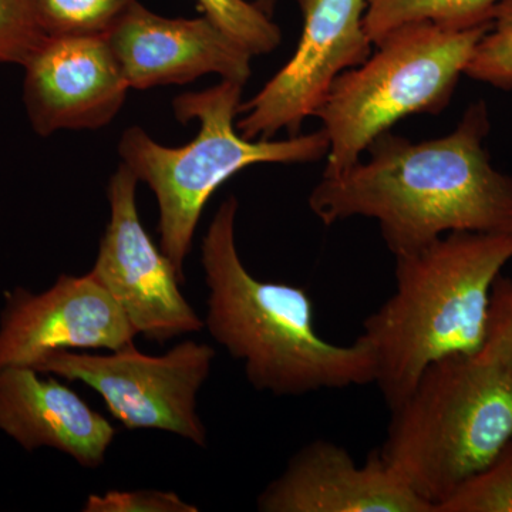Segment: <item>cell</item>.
<instances>
[{
  "label": "cell",
  "instance_id": "obj_8",
  "mask_svg": "<svg viewBox=\"0 0 512 512\" xmlns=\"http://www.w3.org/2000/svg\"><path fill=\"white\" fill-rule=\"evenodd\" d=\"M303 18L298 49L247 103L237 128L248 140H271L279 131L299 136L315 117L340 74L372 55L365 29L367 0H296Z\"/></svg>",
  "mask_w": 512,
  "mask_h": 512
},
{
  "label": "cell",
  "instance_id": "obj_11",
  "mask_svg": "<svg viewBox=\"0 0 512 512\" xmlns=\"http://www.w3.org/2000/svg\"><path fill=\"white\" fill-rule=\"evenodd\" d=\"M23 67V101L42 137L107 126L130 90L106 36L47 37Z\"/></svg>",
  "mask_w": 512,
  "mask_h": 512
},
{
  "label": "cell",
  "instance_id": "obj_15",
  "mask_svg": "<svg viewBox=\"0 0 512 512\" xmlns=\"http://www.w3.org/2000/svg\"><path fill=\"white\" fill-rule=\"evenodd\" d=\"M512 0H367L365 29L373 45L412 23L466 29L491 25Z\"/></svg>",
  "mask_w": 512,
  "mask_h": 512
},
{
  "label": "cell",
  "instance_id": "obj_22",
  "mask_svg": "<svg viewBox=\"0 0 512 512\" xmlns=\"http://www.w3.org/2000/svg\"><path fill=\"white\" fill-rule=\"evenodd\" d=\"M83 512H197L173 491L111 490L104 494H90L83 504Z\"/></svg>",
  "mask_w": 512,
  "mask_h": 512
},
{
  "label": "cell",
  "instance_id": "obj_9",
  "mask_svg": "<svg viewBox=\"0 0 512 512\" xmlns=\"http://www.w3.org/2000/svg\"><path fill=\"white\" fill-rule=\"evenodd\" d=\"M137 184L124 164L111 175L110 220L89 274L119 303L137 335L165 343L205 325L185 299L174 265L141 224Z\"/></svg>",
  "mask_w": 512,
  "mask_h": 512
},
{
  "label": "cell",
  "instance_id": "obj_1",
  "mask_svg": "<svg viewBox=\"0 0 512 512\" xmlns=\"http://www.w3.org/2000/svg\"><path fill=\"white\" fill-rule=\"evenodd\" d=\"M490 113L474 101L447 136L414 141L384 131L369 158L339 177H322L309 208L325 225L372 218L394 256L450 232L512 234V177L491 164Z\"/></svg>",
  "mask_w": 512,
  "mask_h": 512
},
{
  "label": "cell",
  "instance_id": "obj_2",
  "mask_svg": "<svg viewBox=\"0 0 512 512\" xmlns=\"http://www.w3.org/2000/svg\"><path fill=\"white\" fill-rule=\"evenodd\" d=\"M238 200L221 202L202 238L208 288L204 319L212 339L244 365L249 384L274 396L375 383L376 360L365 340L340 346L322 338L313 303L299 286L255 278L235 242Z\"/></svg>",
  "mask_w": 512,
  "mask_h": 512
},
{
  "label": "cell",
  "instance_id": "obj_17",
  "mask_svg": "<svg viewBox=\"0 0 512 512\" xmlns=\"http://www.w3.org/2000/svg\"><path fill=\"white\" fill-rule=\"evenodd\" d=\"M204 16L252 56L268 55L281 45L278 25L248 0H197Z\"/></svg>",
  "mask_w": 512,
  "mask_h": 512
},
{
  "label": "cell",
  "instance_id": "obj_12",
  "mask_svg": "<svg viewBox=\"0 0 512 512\" xmlns=\"http://www.w3.org/2000/svg\"><path fill=\"white\" fill-rule=\"evenodd\" d=\"M130 89L187 84L207 74L247 84L252 56L207 16L171 19L134 2L106 33Z\"/></svg>",
  "mask_w": 512,
  "mask_h": 512
},
{
  "label": "cell",
  "instance_id": "obj_4",
  "mask_svg": "<svg viewBox=\"0 0 512 512\" xmlns=\"http://www.w3.org/2000/svg\"><path fill=\"white\" fill-rule=\"evenodd\" d=\"M244 84L221 80L202 92L185 93L173 101L181 123H200L197 137L181 147H165L143 128H127L121 136V160L156 195L160 248L185 282L190 254L202 211L212 194L244 168L256 164H309L328 156L325 130L288 140H248L239 134Z\"/></svg>",
  "mask_w": 512,
  "mask_h": 512
},
{
  "label": "cell",
  "instance_id": "obj_13",
  "mask_svg": "<svg viewBox=\"0 0 512 512\" xmlns=\"http://www.w3.org/2000/svg\"><path fill=\"white\" fill-rule=\"evenodd\" d=\"M261 512H434L373 451L357 466L349 451L313 440L289 460L284 473L266 485Z\"/></svg>",
  "mask_w": 512,
  "mask_h": 512
},
{
  "label": "cell",
  "instance_id": "obj_7",
  "mask_svg": "<svg viewBox=\"0 0 512 512\" xmlns=\"http://www.w3.org/2000/svg\"><path fill=\"white\" fill-rule=\"evenodd\" d=\"M215 350L184 340L164 355H144L131 345L109 355L55 350L32 366L42 375L82 382L100 394L128 430H161L208 447L198 414V393L210 377Z\"/></svg>",
  "mask_w": 512,
  "mask_h": 512
},
{
  "label": "cell",
  "instance_id": "obj_16",
  "mask_svg": "<svg viewBox=\"0 0 512 512\" xmlns=\"http://www.w3.org/2000/svg\"><path fill=\"white\" fill-rule=\"evenodd\" d=\"M49 37L104 36L137 0H33Z\"/></svg>",
  "mask_w": 512,
  "mask_h": 512
},
{
  "label": "cell",
  "instance_id": "obj_3",
  "mask_svg": "<svg viewBox=\"0 0 512 512\" xmlns=\"http://www.w3.org/2000/svg\"><path fill=\"white\" fill-rule=\"evenodd\" d=\"M394 258L393 295L359 336L375 355V383L390 410L431 363L480 352L495 279L512 261V234L450 232Z\"/></svg>",
  "mask_w": 512,
  "mask_h": 512
},
{
  "label": "cell",
  "instance_id": "obj_23",
  "mask_svg": "<svg viewBox=\"0 0 512 512\" xmlns=\"http://www.w3.org/2000/svg\"><path fill=\"white\" fill-rule=\"evenodd\" d=\"M256 6L268 15L269 18H274V13L276 9V5H278V0H254Z\"/></svg>",
  "mask_w": 512,
  "mask_h": 512
},
{
  "label": "cell",
  "instance_id": "obj_14",
  "mask_svg": "<svg viewBox=\"0 0 512 512\" xmlns=\"http://www.w3.org/2000/svg\"><path fill=\"white\" fill-rule=\"evenodd\" d=\"M26 366L0 370V430L26 451L55 448L86 468L106 461L117 430L79 393Z\"/></svg>",
  "mask_w": 512,
  "mask_h": 512
},
{
  "label": "cell",
  "instance_id": "obj_21",
  "mask_svg": "<svg viewBox=\"0 0 512 512\" xmlns=\"http://www.w3.org/2000/svg\"><path fill=\"white\" fill-rule=\"evenodd\" d=\"M484 362L497 363L512 375V279H495L488 308L487 330L480 352Z\"/></svg>",
  "mask_w": 512,
  "mask_h": 512
},
{
  "label": "cell",
  "instance_id": "obj_6",
  "mask_svg": "<svg viewBox=\"0 0 512 512\" xmlns=\"http://www.w3.org/2000/svg\"><path fill=\"white\" fill-rule=\"evenodd\" d=\"M490 26H400L376 43L365 62L340 74L315 114L329 140L323 177L345 174L377 136L404 117L446 109Z\"/></svg>",
  "mask_w": 512,
  "mask_h": 512
},
{
  "label": "cell",
  "instance_id": "obj_10",
  "mask_svg": "<svg viewBox=\"0 0 512 512\" xmlns=\"http://www.w3.org/2000/svg\"><path fill=\"white\" fill-rule=\"evenodd\" d=\"M0 315V370L32 367L55 350L124 348L136 329L106 289L87 274L60 275L42 293L6 292Z\"/></svg>",
  "mask_w": 512,
  "mask_h": 512
},
{
  "label": "cell",
  "instance_id": "obj_19",
  "mask_svg": "<svg viewBox=\"0 0 512 512\" xmlns=\"http://www.w3.org/2000/svg\"><path fill=\"white\" fill-rule=\"evenodd\" d=\"M464 74L498 89H512V3L481 37Z\"/></svg>",
  "mask_w": 512,
  "mask_h": 512
},
{
  "label": "cell",
  "instance_id": "obj_5",
  "mask_svg": "<svg viewBox=\"0 0 512 512\" xmlns=\"http://www.w3.org/2000/svg\"><path fill=\"white\" fill-rule=\"evenodd\" d=\"M390 412L377 451L436 512L510 443L512 375L476 355L447 356L427 366L412 393Z\"/></svg>",
  "mask_w": 512,
  "mask_h": 512
},
{
  "label": "cell",
  "instance_id": "obj_20",
  "mask_svg": "<svg viewBox=\"0 0 512 512\" xmlns=\"http://www.w3.org/2000/svg\"><path fill=\"white\" fill-rule=\"evenodd\" d=\"M47 37L33 0H0V63L25 66Z\"/></svg>",
  "mask_w": 512,
  "mask_h": 512
},
{
  "label": "cell",
  "instance_id": "obj_18",
  "mask_svg": "<svg viewBox=\"0 0 512 512\" xmlns=\"http://www.w3.org/2000/svg\"><path fill=\"white\" fill-rule=\"evenodd\" d=\"M436 512H512V439L490 466L437 505Z\"/></svg>",
  "mask_w": 512,
  "mask_h": 512
}]
</instances>
